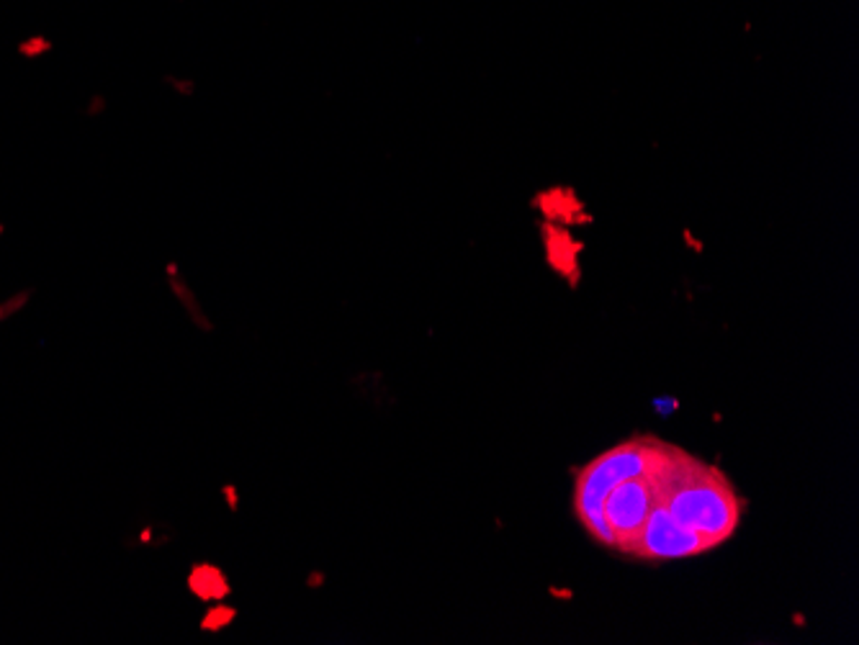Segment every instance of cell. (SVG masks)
<instances>
[{"label": "cell", "instance_id": "1", "mask_svg": "<svg viewBox=\"0 0 859 645\" xmlns=\"http://www.w3.org/2000/svg\"><path fill=\"white\" fill-rule=\"evenodd\" d=\"M654 481L659 505L683 528L700 535L708 548H715L736 533L741 499L719 468L674 448L654 471Z\"/></svg>", "mask_w": 859, "mask_h": 645}, {"label": "cell", "instance_id": "2", "mask_svg": "<svg viewBox=\"0 0 859 645\" xmlns=\"http://www.w3.org/2000/svg\"><path fill=\"white\" fill-rule=\"evenodd\" d=\"M674 452V445L659 443L654 437H634L621 443L617 448L602 452L577 473L574 488V509L581 524L594 541L610 545V530L602 517V501L617 481L630 476H643L659 468Z\"/></svg>", "mask_w": 859, "mask_h": 645}, {"label": "cell", "instance_id": "3", "mask_svg": "<svg viewBox=\"0 0 859 645\" xmlns=\"http://www.w3.org/2000/svg\"><path fill=\"white\" fill-rule=\"evenodd\" d=\"M654 471L617 481L608 492L605 501H602V517H605L610 530V548L634 556L646 517L656 501Z\"/></svg>", "mask_w": 859, "mask_h": 645}, {"label": "cell", "instance_id": "4", "mask_svg": "<svg viewBox=\"0 0 859 645\" xmlns=\"http://www.w3.org/2000/svg\"><path fill=\"white\" fill-rule=\"evenodd\" d=\"M705 550L710 548L700 535L683 528L659 501H654L641 528V535H638L634 556L651 558V561H670V558H690Z\"/></svg>", "mask_w": 859, "mask_h": 645}, {"label": "cell", "instance_id": "5", "mask_svg": "<svg viewBox=\"0 0 859 645\" xmlns=\"http://www.w3.org/2000/svg\"><path fill=\"white\" fill-rule=\"evenodd\" d=\"M186 592L201 605L232 597V579L217 561H194L186 573Z\"/></svg>", "mask_w": 859, "mask_h": 645}, {"label": "cell", "instance_id": "6", "mask_svg": "<svg viewBox=\"0 0 859 645\" xmlns=\"http://www.w3.org/2000/svg\"><path fill=\"white\" fill-rule=\"evenodd\" d=\"M237 618L240 609L234 607L230 599L211 601V605H206L201 618H198V630L206 635H219L224 633V630H230L234 622H237Z\"/></svg>", "mask_w": 859, "mask_h": 645}, {"label": "cell", "instance_id": "7", "mask_svg": "<svg viewBox=\"0 0 859 645\" xmlns=\"http://www.w3.org/2000/svg\"><path fill=\"white\" fill-rule=\"evenodd\" d=\"M173 294H175V299L181 301V307L188 311V317H191V322L196 324L198 330L204 332V335H211V332H214L217 327H214V322H211V317L206 314V311L198 307V301L194 299V294H191V290L186 288V286H181V283H173Z\"/></svg>", "mask_w": 859, "mask_h": 645}, {"label": "cell", "instance_id": "8", "mask_svg": "<svg viewBox=\"0 0 859 645\" xmlns=\"http://www.w3.org/2000/svg\"><path fill=\"white\" fill-rule=\"evenodd\" d=\"M32 299H34V290L32 288L19 290V294H13L11 299H5L3 303H0V324H5V322H9V319L21 314V311L26 309V303L32 301Z\"/></svg>", "mask_w": 859, "mask_h": 645}, {"label": "cell", "instance_id": "9", "mask_svg": "<svg viewBox=\"0 0 859 645\" xmlns=\"http://www.w3.org/2000/svg\"><path fill=\"white\" fill-rule=\"evenodd\" d=\"M219 496H222L224 507L230 509L232 514L240 512V507H243V494H240L237 486H234V484H222V488H219Z\"/></svg>", "mask_w": 859, "mask_h": 645}]
</instances>
